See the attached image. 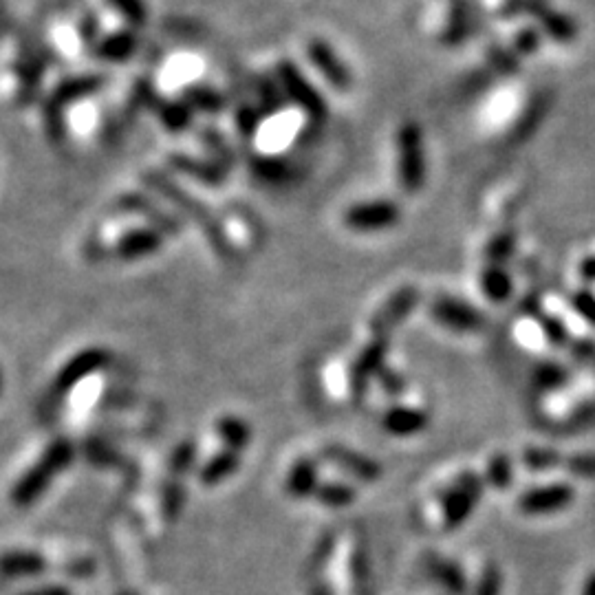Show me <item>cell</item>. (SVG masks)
<instances>
[{"label":"cell","mask_w":595,"mask_h":595,"mask_svg":"<svg viewBox=\"0 0 595 595\" xmlns=\"http://www.w3.org/2000/svg\"><path fill=\"white\" fill-rule=\"evenodd\" d=\"M73 461V443L67 439H56L49 443V448L42 452L36 465L20 476V481L12 490V503L16 507H29L34 505L45 490L53 476H58L67 465Z\"/></svg>","instance_id":"obj_1"},{"label":"cell","mask_w":595,"mask_h":595,"mask_svg":"<svg viewBox=\"0 0 595 595\" xmlns=\"http://www.w3.org/2000/svg\"><path fill=\"white\" fill-rule=\"evenodd\" d=\"M148 183L157 192L164 194L166 199H170L172 203H175L177 208L186 216H190L192 221H197V225L205 232V236H208V241L216 247V254L223 256V258H232V254H234L232 243L227 241L225 234H223V227L208 212V208H205L203 203H199L197 199H192L186 190H181L179 186H175V183H172L164 175H148Z\"/></svg>","instance_id":"obj_2"},{"label":"cell","mask_w":595,"mask_h":595,"mask_svg":"<svg viewBox=\"0 0 595 595\" xmlns=\"http://www.w3.org/2000/svg\"><path fill=\"white\" fill-rule=\"evenodd\" d=\"M426 139L419 124L406 122L397 133V181L404 192L415 194L426 183Z\"/></svg>","instance_id":"obj_3"},{"label":"cell","mask_w":595,"mask_h":595,"mask_svg":"<svg viewBox=\"0 0 595 595\" xmlns=\"http://www.w3.org/2000/svg\"><path fill=\"white\" fill-rule=\"evenodd\" d=\"M274 75L287 97V102L296 104L300 111L309 117L311 124L322 126L324 119L329 117V106L327 100L318 93L316 86L305 78V73H302L294 62L283 60L278 62Z\"/></svg>","instance_id":"obj_4"},{"label":"cell","mask_w":595,"mask_h":595,"mask_svg":"<svg viewBox=\"0 0 595 595\" xmlns=\"http://www.w3.org/2000/svg\"><path fill=\"white\" fill-rule=\"evenodd\" d=\"M102 84H104V80L100 78V75H80V78L64 80L47 104V111H45L47 131L53 137H60L64 133V122H62L64 111L62 108L67 104L82 100V97H89V95L97 93L102 89Z\"/></svg>","instance_id":"obj_5"},{"label":"cell","mask_w":595,"mask_h":595,"mask_svg":"<svg viewBox=\"0 0 595 595\" xmlns=\"http://www.w3.org/2000/svg\"><path fill=\"white\" fill-rule=\"evenodd\" d=\"M419 305V291L413 285L397 289L384 305L373 313L369 329L373 338H391V333L402 324Z\"/></svg>","instance_id":"obj_6"},{"label":"cell","mask_w":595,"mask_h":595,"mask_svg":"<svg viewBox=\"0 0 595 595\" xmlns=\"http://www.w3.org/2000/svg\"><path fill=\"white\" fill-rule=\"evenodd\" d=\"M430 316L437 324L454 333H476L485 327V316L465 300L452 296H437L430 305Z\"/></svg>","instance_id":"obj_7"},{"label":"cell","mask_w":595,"mask_h":595,"mask_svg":"<svg viewBox=\"0 0 595 595\" xmlns=\"http://www.w3.org/2000/svg\"><path fill=\"white\" fill-rule=\"evenodd\" d=\"M402 219L399 205L393 201H369L357 203L346 210L344 223L355 232H377V230H391Z\"/></svg>","instance_id":"obj_8"},{"label":"cell","mask_w":595,"mask_h":595,"mask_svg":"<svg viewBox=\"0 0 595 595\" xmlns=\"http://www.w3.org/2000/svg\"><path fill=\"white\" fill-rule=\"evenodd\" d=\"M573 499H576V492H573L571 485L554 483L523 492L521 499H518V510L527 516H545L567 510Z\"/></svg>","instance_id":"obj_9"},{"label":"cell","mask_w":595,"mask_h":595,"mask_svg":"<svg viewBox=\"0 0 595 595\" xmlns=\"http://www.w3.org/2000/svg\"><path fill=\"white\" fill-rule=\"evenodd\" d=\"M322 459L329 461L335 468L342 470L346 476H353L355 481L362 483H375L382 476L380 463L364 457V454L340 446V443H329L322 448Z\"/></svg>","instance_id":"obj_10"},{"label":"cell","mask_w":595,"mask_h":595,"mask_svg":"<svg viewBox=\"0 0 595 595\" xmlns=\"http://www.w3.org/2000/svg\"><path fill=\"white\" fill-rule=\"evenodd\" d=\"M388 349H391V342H388V338H373L360 353H357L355 362L351 366V375H349L351 391L357 397L364 395L369 382L373 380V377L380 375V371L384 369V357L388 355Z\"/></svg>","instance_id":"obj_11"},{"label":"cell","mask_w":595,"mask_h":595,"mask_svg":"<svg viewBox=\"0 0 595 595\" xmlns=\"http://www.w3.org/2000/svg\"><path fill=\"white\" fill-rule=\"evenodd\" d=\"M307 56H309V62L322 73V78L327 80L333 89L338 91L351 89L353 84L351 71L346 69V64L340 60L338 53L333 51L329 42H324L322 38H313L307 45Z\"/></svg>","instance_id":"obj_12"},{"label":"cell","mask_w":595,"mask_h":595,"mask_svg":"<svg viewBox=\"0 0 595 595\" xmlns=\"http://www.w3.org/2000/svg\"><path fill=\"white\" fill-rule=\"evenodd\" d=\"M106 364H108V353L104 349H86L62 366L56 386L53 388H56V393L60 395L69 393L71 388L78 386L82 380H86V377L102 371Z\"/></svg>","instance_id":"obj_13"},{"label":"cell","mask_w":595,"mask_h":595,"mask_svg":"<svg viewBox=\"0 0 595 595\" xmlns=\"http://www.w3.org/2000/svg\"><path fill=\"white\" fill-rule=\"evenodd\" d=\"M426 571L432 582L446 591V595H465L468 593V576L461 569V565L446 558H439L435 554L426 556Z\"/></svg>","instance_id":"obj_14"},{"label":"cell","mask_w":595,"mask_h":595,"mask_svg":"<svg viewBox=\"0 0 595 595\" xmlns=\"http://www.w3.org/2000/svg\"><path fill=\"white\" fill-rule=\"evenodd\" d=\"M161 243H164V236L159 234V230L142 227V230H133L119 238L115 254L119 258H124V261H137V258H146L150 254L159 252Z\"/></svg>","instance_id":"obj_15"},{"label":"cell","mask_w":595,"mask_h":595,"mask_svg":"<svg viewBox=\"0 0 595 595\" xmlns=\"http://www.w3.org/2000/svg\"><path fill=\"white\" fill-rule=\"evenodd\" d=\"M428 413L421 408H410V406H395L386 410L382 417V428L391 432L395 437H413L417 432L426 430L428 426Z\"/></svg>","instance_id":"obj_16"},{"label":"cell","mask_w":595,"mask_h":595,"mask_svg":"<svg viewBox=\"0 0 595 595\" xmlns=\"http://www.w3.org/2000/svg\"><path fill=\"white\" fill-rule=\"evenodd\" d=\"M250 168L252 175L269 183V186H283V183L294 181L296 170L294 164L287 157H276V155H254L250 159Z\"/></svg>","instance_id":"obj_17"},{"label":"cell","mask_w":595,"mask_h":595,"mask_svg":"<svg viewBox=\"0 0 595 595\" xmlns=\"http://www.w3.org/2000/svg\"><path fill=\"white\" fill-rule=\"evenodd\" d=\"M47 567V558L36 554V551H5V554H0V573L9 578L40 576Z\"/></svg>","instance_id":"obj_18"},{"label":"cell","mask_w":595,"mask_h":595,"mask_svg":"<svg viewBox=\"0 0 595 595\" xmlns=\"http://www.w3.org/2000/svg\"><path fill=\"white\" fill-rule=\"evenodd\" d=\"M439 503L443 505V527L446 529H457L465 521H468L472 510L476 507V501L472 496L461 492L457 485H450V488L439 492Z\"/></svg>","instance_id":"obj_19"},{"label":"cell","mask_w":595,"mask_h":595,"mask_svg":"<svg viewBox=\"0 0 595 595\" xmlns=\"http://www.w3.org/2000/svg\"><path fill=\"white\" fill-rule=\"evenodd\" d=\"M254 93L258 100L256 108L261 111L263 119L280 113L287 104V97H285L283 89H280V84H278L274 73L258 75V78L254 80Z\"/></svg>","instance_id":"obj_20"},{"label":"cell","mask_w":595,"mask_h":595,"mask_svg":"<svg viewBox=\"0 0 595 595\" xmlns=\"http://www.w3.org/2000/svg\"><path fill=\"white\" fill-rule=\"evenodd\" d=\"M170 161H172V166L183 172V175L194 177L197 181L205 183V186H221L225 175H227V170L221 168L212 159L203 161V159H192L188 155H177Z\"/></svg>","instance_id":"obj_21"},{"label":"cell","mask_w":595,"mask_h":595,"mask_svg":"<svg viewBox=\"0 0 595 595\" xmlns=\"http://www.w3.org/2000/svg\"><path fill=\"white\" fill-rule=\"evenodd\" d=\"M318 485V463L311 459H298L287 474V492L294 499H305V496L316 494Z\"/></svg>","instance_id":"obj_22"},{"label":"cell","mask_w":595,"mask_h":595,"mask_svg":"<svg viewBox=\"0 0 595 595\" xmlns=\"http://www.w3.org/2000/svg\"><path fill=\"white\" fill-rule=\"evenodd\" d=\"M241 468V454L234 452V450H223L219 454H214V457L203 465L201 472H199V479L203 485H219L225 479H230Z\"/></svg>","instance_id":"obj_23"},{"label":"cell","mask_w":595,"mask_h":595,"mask_svg":"<svg viewBox=\"0 0 595 595\" xmlns=\"http://www.w3.org/2000/svg\"><path fill=\"white\" fill-rule=\"evenodd\" d=\"M481 291L492 302H505L514 294V278L505 267L488 265L481 272Z\"/></svg>","instance_id":"obj_24"},{"label":"cell","mask_w":595,"mask_h":595,"mask_svg":"<svg viewBox=\"0 0 595 595\" xmlns=\"http://www.w3.org/2000/svg\"><path fill=\"white\" fill-rule=\"evenodd\" d=\"M137 49V38L133 31H115V34L97 42V56L108 62H126Z\"/></svg>","instance_id":"obj_25"},{"label":"cell","mask_w":595,"mask_h":595,"mask_svg":"<svg viewBox=\"0 0 595 595\" xmlns=\"http://www.w3.org/2000/svg\"><path fill=\"white\" fill-rule=\"evenodd\" d=\"M183 102L190 106L192 113L199 111L205 115H219L225 108V97L219 91L203 84L188 86V89L183 91Z\"/></svg>","instance_id":"obj_26"},{"label":"cell","mask_w":595,"mask_h":595,"mask_svg":"<svg viewBox=\"0 0 595 595\" xmlns=\"http://www.w3.org/2000/svg\"><path fill=\"white\" fill-rule=\"evenodd\" d=\"M540 25H543L545 34L554 42H558V45H571L578 36L576 20L567 14L554 12V9H549V12L540 18Z\"/></svg>","instance_id":"obj_27"},{"label":"cell","mask_w":595,"mask_h":595,"mask_svg":"<svg viewBox=\"0 0 595 595\" xmlns=\"http://www.w3.org/2000/svg\"><path fill=\"white\" fill-rule=\"evenodd\" d=\"M216 432H219V437L227 446V450H234V452L247 448L252 441V428L238 417L227 415V417L219 419V424H216Z\"/></svg>","instance_id":"obj_28"},{"label":"cell","mask_w":595,"mask_h":595,"mask_svg":"<svg viewBox=\"0 0 595 595\" xmlns=\"http://www.w3.org/2000/svg\"><path fill=\"white\" fill-rule=\"evenodd\" d=\"M157 115L170 133H181L192 124V111L186 102H166L159 100L155 104Z\"/></svg>","instance_id":"obj_29"},{"label":"cell","mask_w":595,"mask_h":595,"mask_svg":"<svg viewBox=\"0 0 595 595\" xmlns=\"http://www.w3.org/2000/svg\"><path fill=\"white\" fill-rule=\"evenodd\" d=\"M516 245H518L516 230H503L499 234H494L488 241V245H485V261H488V265L503 267L514 256Z\"/></svg>","instance_id":"obj_30"},{"label":"cell","mask_w":595,"mask_h":595,"mask_svg":"<svg viewBox=\"0 0 595 595\" xmlns=\"http://www.w3.org/2000/svg\"><path fill=\"white\" fill-rule=\"evenodd\" d=\"M545 111H547L545 97H536V100L525 108L523 115L518 117V122H516V128H514V133L510 137V142L514 139L516 144H521V142H525L527 137H532L536 128L540 126V122H543V119H545Z\"/></svg>","instance_id":"obj_31"},{"label":"cell","mask_w":595,"mask_h":595,"mask_svg":"<svg viewBox=\"0 0 595 595\" xmlns=\"http://www.w3.org/2000/svg\"><path fill=\"white\" fill-rule=\"evenodd\" d=\"M485 485H492L494 490H507L514 483V463L507 454H494L485 470Z\"/></svg>","instance_id":"obj_32"},{"label":"cell","mask_w":595,"mask_h":595,"mask_svg":"<svg viewBox=\"0 0 595 595\" xmlns=\"http://www.w3.org/2000/svg\"><path fill=\"white\" fill-rule=\"evenodd\" d=\"M488 62L490 69L501 75V78H514V75L521 71V58L516 56L512 47H503L499 42L488 47Z\"/></svg>","instance_id":"obj_33"},{"label":"cell","mask_w":595,"mask_h":595,"mask_svg":"<svg viewBox=\"0 0 595 595\" xmlns=\"http://www.w3.org/2000/svg\"><path fill=\"white\" fill-rule=\"evenodd\" d=\"M128 199H131V201L126 203V208L128 210H137V212H146L148 214V221L159 227V234L161 236H164V234L175 236V234L181 232V225L177 223V219H170V216L166 212L157 210L155 205L150 203V201H142L139 197H128Z\"/></svg>","instance_id":"obj_34"},{"label":"cell","mask_w":595,"mask_h":595,"mask_svg":"<svg viewBox=\"0 0 595 595\" xmlns=\"http://www.w3.org/2000/svg\"><path fill=\"white\" fill-rule=\"evenodd\" d=\"M313 496H316L318 503L340 510V507H346L355 501V490L344 483H320Z\"/></svg>","instance_id":"obj_35"},{"label":"cell","mask_w":595,"mask_h":595,"mask_svg":"<svg viewBox=\"0 0 595 595\" xmlns=\"http://www.w3.org/2000/svg\"><path fill=\"white\" fill-rule=\"evenodd\" d=\"M201 139H203L205 148L210 150L212 161H216V164H219V166L225 168V170L234 166V153H232V148L227 146L225 137H223L219 131H216V128H205V131L201 133Z\"/></svg>","instance_id":"obj_36"},{"label":"cell","mask_w":595,"mask_h":595,"mask_svg":"<svg viewBox=\"0 0 595 595\" xmlns=\"http://www.w3.org/2000/svg\"><path fill=\"white\" fill-rule=\"evenodd\" d=\"M523 465L532 472H549L562 465V457L554 448H527L523 452Z\"/></svg>","instance_id":"obj_37"},{"label":"cell","mask_w":595,"mask_h":595,"mask_svg":"<svg viewBox=\"0 0 595 595\" xmlns=\"http://www.w3.org/2000/svg\"><path fill=\"white\" fill-rule=\"evenodd\" d=\"M351 582L355 595H373V576L369 567V558L364 551H357L351 556Z\"/></svg>","instance_id":"obj_38"},{"label":"cell","mask_w":595,"mask_h":595,"mask_svg":"<svg viewBox=\"0 0 595 595\" xmlns=\"http://www.w3.org/2000/svg\"><path fill=\"white\" fill-rule=\"evenodd\" d=\"M161 496H164L161 499V512H164L166 521L175 523L183 512V505H186V488L179 481H170Z\"/></svg>","instance_id":"obj_39"},{"label":"cell","mask_w":595,"mask_h":595,"mask_svg":"<svg viewBox=\"0 0 595 595\" xmlns=\"http://www.w3.org/2000/svg\"><path fill=\"white\" fill-rule=\"evenodd\" d=\"M567 380H569V373L554 362L540 364L534 373V382L538 388H543V391H554V388L567 384Z\"/></svg>","instance_id":"obj_40"},{"label":"cell","mask_w":595,"mask_h":595,"mask_svg":"<svg viewBox=\"0 0 595 595\" xmlns=\"http://www.w3.org/2000/svg\"><path fill=\"white\" fill-rule=\"evenodd\" d=\"M538 320H540V329H543L545 338H547V342L551 346H556V349H562V346H569L571 333H569L565 322H562L556 316H549V313H547V316L543 313V316H540Z\"/></svg>","instance_id":"obj_41"},{"label":"cell","mask_w":595,"mask_h":595,"mask_svg":"<svg viewBox=\"0 0 595 595\" xmlns=\"http://www.w3.org/2000/svg\"><path fill=\"white\" fill-rule=\"evenodd\" d=\"M194 463H197V446H194L192 441H183L175 448V452L170 454L168 468L172 474L183 476L194 468Z\"/></svg>","instance_id":"obj_42"},{"label":"cell","mask_w":595,"mask_h":595,"mask_svg":"<svg viewBox=\"0 0 595 595\" xmlns=\"http://www.w3.org/2000/svg\"><path fill=\"white\" fill-rule=\"evenodd\" d=\"M261 122H263V115L254 104L238 106L236 128H238V133H241V137L252 139L258 133V128H261Z\"/></svg>","instance_id":"obj_43"},{"label":"cell","mask_w":595,"mask_h":595,"mask_svg":"<svg viewBox=\"0 0 595 595\" xmlns=\"http://www.w3.org/2000/svg\"><path fill=\"white\" fill-rule=\"evenodd\" d=\"M111 5L117 9L131 27H144L148 18V9L144 0H111Z\"/></svg>","instance_id":"obj_44"},{"label":"cell","mask_w":595,"mask_h":595,"mask_svg":"<svg viewBox=\"0 0 595 595\" xmlns=\"http://www.w3.org/2000/svg\"><path fill=\"white\" fill-rule=\"evenodd\" d=\"M503 591V573L499 569V565H485V569L481 571L479 580H476V587L472 595H501Z\"/></svg>","instance_id":"obj_45"},{"label":"cell","mask_w":595,"mask_h":595,"mask_svg":"<svg viewBox=\"0 0 595 595\" xmlns=\"http://www.w3.org/2000/svg\"><path fill=\"white\" fill-rule=\"evenodd\" d=\"M562 465H565L567 472L576 476V479H595V454H571V457L562 461Z\"/></svg>","instance_id":"obj_46"},{"label":"cell","mask_w":595,"mask_h":595,"mask_svg":"<svg viewBox=\"0 0 595 595\" xmlns=\"http://www.w3.org/2000/svg\"><path fill=\"white\" fill-rule=\"evenodd\" d=\"M540 42H543V38H540V31L534 27H525L514 36L512 51L518 58L532 56V53H536L540 49Z\"/></svg>","instance_id":"obj_47"},{"label":"cell","mask_w":595,"mask_h":595,"mask_svg":"<svg viewBox=\"0 0 595 595\" xmlns=\"http://www.w3.org/2000/svg\"><path fill=\"white\" fill-rule=\"evenodd\" d=\"M571 309L595 329V294L593 291H589V289L576 291V294L571 296Z\"/></svg>","instance_id":"obj_48"},{"label":"cell","mask_w":595,"mask_h":595,"mask_svg":"<svg viewBox=\"0 0 595 595\" xmlns=\"http://www.w3.org/2000/svg\"><path fill=\"white\" fill-rule=\"evenodd\" d=\"M452 485H457V488H459L461 492H465L468 496H472V499H474L476 503L481 501V496H483V492H485V481L481 479L479 474H474V472H463V474H459L457 479H454Z\"/></svg>","instance_id":"obj_49"},{"label":"cell","mask_w":595,"mask_h":595,"mask_svg":"<svg viewBox=\"0 0 595 595\" xmlns=\"http://www.w3.org/2000/svg\"><path fill=\"white\" fill-rule=\"evenodd\" d=\"M571 357L582 366H593L595 364V340L591 338H578L569 342Z\"/></svg>","instance_id":"obj_50"},{"label":"cell","mask_w":595,"mask_h":595,"mask_svg":"<svg viewBox=\"0 0 595 595\" xmlns=\"http://www.w3.org/2000/svg\"><path fill=\"white\" fill-rule=\"evenodd\" d=\"M377 382H380L382 391H384L386 395H391V397L404 395V391L408 388V382L404 380V375H399V373H395V371H391V369H388V371L382 369L380 375H377Z\"/></svg>","instance_id":"obj_51"},{"label":"cell","mask_w":595,"mask_h":595,"mask_svg":"<svg viewBox=\"0 0 595 595\" xmlns=\"http://www.w3.org/2000/svg\"><path fill=\"white\" fill-rule=\"evenodd\" d=\"M333 547H335V540H333V536H324L320 543H318V547H316V551H313L311 554V558H309V562H307V569H309V573H313V571H318V569H322L324 565H327V560L331 558V554H333Z\"/></svg>","instance_id":"obj_52"},{"label":"cell","mask_w":595,"mask_h":595,"mask_svg":"<svg viewBox=\"0 0 595 595\" xmlns=\"http://www.w3.org/2000/svg\"><path fill=\"white\" fill-rule=\"evenodd\" d=\"M521 311L525 313V316L540 318L543 316V302H540V298L536 294H527L521 302Z\"/></svg>","instance_id":"obj_53"},{"label":"cell","mask_w":595,"mask_h":595,"mask_svg":"<svg viewBox=\"0 0 595 595\" xmlns=\"http://www.w3.org/2000/svg\"><path fill=\"white\" fill-rule=\"evenodd\" d=\"M521 14H525V0H503L499 9L501 18H516Z\"/></svg>","instance_id":"obj_54"},{"label":"cell","mask_w":595,"mask_h":595,"mask_svg":"<svg viewBox=\"0 0 595 595\" xmlns=\"http://www.w3.org/2000/svg\"><path fill=\"white\" fill-rule=\"evenodd\" d=\"M551 9L549 0H525V14L534 16V18H543Z\"/></svg>","instance_id":"obj_55"},{"label":"cell","mask_w":595,"mask_h":595,"mask_svg":"<svg viewBox=\"0 0 595 595\" xmlns=\"http://www.w3.org/2000/svg\"><path fill=\"white\" fill-rule=\"evenodd\" d=\"M578 274L584 280V283L593 285L595 283V256H587L578 267Z\"/></svg>","instance_id":"obj_56"},{"label":"cell","mask_w":595,"mask_h":595,"mask_svg":"<svg viewBox=\"0 0 595 595\" xmlns=\"http://www.w3.org/2000/svg\"><path fill=\"white\" fill-rule=\"evenodd\" d=\"M20 595H71L67 589L60 587V584H53V587H42V589H34V591H25Z\"/></svg>","instance_id":"obj_57"},{"label":"cell","mask_w":595,"mask_h":595,"mask_svg":"<svg viewBox=\"0 0 595 595\" xmlns=\"http://www.w3.org/2000/svg\"><path fill=\"white\" fill-rule=\"evenodd\" d=\"M309 595H335V593H333V589L329 587L327 582H316V584H313V589H311Z\"/></svg>","instance_id":"obj_58"},{"label":"cell","mask_w":595,"mask_h":595,"mask_svg":"<svg viewBox=\"0 0 595 595\" xmlns=\"http://www.w3.org/2000/svg\"><path fill=\"white\" fill-rule=\"evenodd\" d=\"M582 595H595V571L589 573L587 580L582 584Z\"/></svg>","instance_id":"obj_59"},{"label":"cell","mask_w":595,"mask_h":595,"mask_svg":"<svg viewBox=\"0 0 595 595\" xmlns=\"http://www.w3.org/2000/svg\"><path fill=\"white\" fill-rule=\"evenodd\" d=\"M0 391H3V371H0Z\"/></svg>","instance_id":"obj_60"},{"label":"cell","mask_w":595,"mask_h":595,"mask_svg":"<svg viewBox=\"0 0 595 595\" xmlns=\"http://www.w3.org/2000/svg\"><path fill=\"white\" fill-rule=\"evenodd\" d=\"M593 366H595V364H593Z\"/></svg>","instance_id":"obj_61"}]
</instances>
